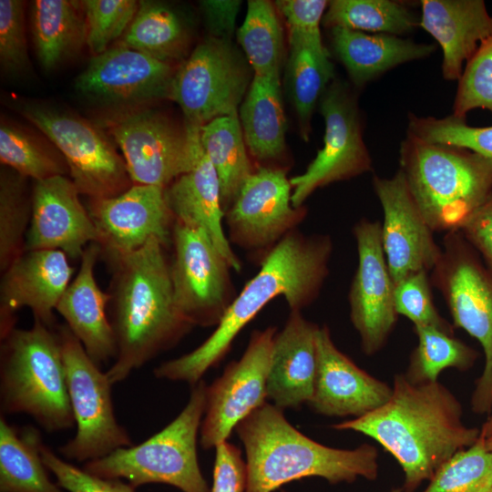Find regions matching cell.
<instances>
[{
  "label": "cell",
  "mask_w": 492,
  "mask_h": 492,
  "mask_svg": "<svg viewBox=\"0 0 492 492\" xmlns=\"http://www.w3.org/2000/svg\"><path fill=\"white\" fill-rule=\"evenodd\" d=\"M462 415L458 399L438 381L415 384L398 374L385 404L333 428L359 432L378 442L401 466L402 489L414 492L479 438L480 429L464 425Z\"/></svg>",
  "instance_id": "6da1fadb"
},
{
  "label": "cell",
  "mask_w": 492,
  "mask_h": 492,
  "mask_svg": "<svg viewBox=\"0 0 492 492\" xmlns=\"http://www.w3.org/2000/svg\"><path fill=\"white\" fill-rule=\"evenodd\" d=\"M332 251L328 236H305L295 230L288 233L267 253L211 335L190 353L156 367L155 376L193 386L224 358L235 337L272 299L284 297L291 311L310 305L328 275Z\"/></svg>",
  "instance_id": "7a4b0ae2"
},
{
  "label": "cell",
  "mask_w": 492,
  "mask_h": 492,
  "mask_svg": "<svg viewBox=\"0 0 492 492\" xmlns=\"http://www.w3.org/2000/svg\"><path fill=\"white\" fill-rule=\"evenodd\" d=\"M166 248L152 238L134 251L105 259L112 273L108 318L118 348L106 372L113 385L174 347L193 327L176 307Z\"/></svg>",
  "instance_id": "3957f363"
},
{
  "label": "cell",
  "mask_w": 492,
  "mask_h": 492,
  "mask_svg": "<svg viewBox=\"0 0 492 492\" xmlns=\"http://www.w3.org/2000/svg\"><path fill=\"white\" fill-rule=\"evenodd\" d=\"M283 410L265 403L235 427L246 454L245 492H273L304 477L331 484L378 476V452L364 444L354 449L322 445L298 431Z\"/></svg>",
  "instance_id": "277c9868"
},
{
  "label": "cell",
  "mask_w": 492,
  "mask_h": 492,
  "mask_svg": "<svg viewBox=\"0 0 492 492\" xmlns=\"http://www.w3.org/2000/svg\"><path fill=\"white\" fill-rule=\"evenodd\" d=\"M399 162L409 191L434 232L459 231L492 194V160L467 149L406 135Z\"/></svg>",
  "instance_id": "5b68a950"
},
{
  "label": "cell",
  "mask_w": 492,
  "mask_h": 492,
  "mask_svg": "<svg viewBox=\"0 0 492 492\" xmlns=\"http://www.w3.org/2000/svg\"><path fill=\"white\" fill-rule=\"evenodd\" d=\"M0 409L29 415L50 433L76 425L56 329L34 319L1 338Z\"/></svg>",
  "instance_id": "8992f818"
},
{
  "label": "cell",
  "mask_w": 492,
  "mask_h": 492,
  "mask_svg": "<svg viewBox=\"0 0 492 492\" xmlns=\"http://www.w3.org/2000/svg\"><path fill=\"white\" fill-rule=\"evenodd\" d=\"M206 391L207 384L200 380L192 386L186 406L167 426L138 445L85 463L83 469L104 478L127 479L135 488L160 483L182 492H210L197 456Z\"/></svg>",
  "instance_id": "52a82bcc"
},
{
  "label": "cell",
  "mask_w": 492,
  "mask_h": 492,
  "mask_svg": "<svg viewBox=\"0 0 492 492\" xmlns=\"http://www.w3.org/2000/svg\"><path fill=\"white\" fill-rule=\"evenodd\" d=\"M442 255L432 270L454 325L481 345L485 365L470 405L477 415L492 414V273L459 231L446 232Z\"/></svg>",
  "instance_id": "ba28073f"
},
{
  "label": "cell",
  "mask_w": 492,
  "mask_h": 492,
  "mask_svg": "<svg viewBox=\"0 0 492 492\" xmlns=\"http://www.w3.org/2000/svg\"><path fill=\"white\" fill-rule=\"evenodd\" d=\"M67 391L77 425L73 438L59 447L66 460L89 462L133 446L116 418L112 384L87 354L67 324L56 327Z\"/></svg>",
  "instance_id": "9c48e42d"
},
{
  "label": "cell",
  "mask_w": 492,
  "mask_h": 492,
  "mask_svg": "<svg viewBox=\"0 0 492 492\" xmlns=\"http://www.w3.org/2000/svg\"><path fill=\"white\" fill-rule=\"evenodd\" d=\"M253 71L231 40L209 36L177 67L169 99L181 108L190 127L239 114Z\"/></svg>",
  "instance_id": "30bf717a"
},
{
  "label": "cell",
  "mask_w": 492,
  "mask_h": 492,
  "mask_svg": "<svg viewBox=\"0 0 492 492\" xmlns=\"http://www.w3.org/2000/svg\"><path fill=\"white\" fill-rule=\"evenodd\" d=\"M133 184L168 187L190 171L200 146V128L180 125L162 111L140 108L108 121Z\"/></svg>",
  "instance_id": "8fae6325"
},
{
  "label": "cell",
  "mask_w": 492,
  "mask_h": 492,
  "mask_svg": "<svg viewBox=\"0 0 492 492\" xmlns=\"http://www.w3.org/2000/svg\"><path fill=\"white\" fill-rule=\"evenodd\" d=\"M20 112L61 152L79 194L89 199L114 197L133 185L123 157L91 122L37 104H25Z\"/></svg>",
  "instance_id": "7c38bea8"
},
{
  "label": "cell",
  "mask_w": 492,
  "mask_h": 492,
  "mask_svg": "<svg viewBox=\"0 0 492 492\" xmlns=\"http://www.w3.org/2000/svg\"><path fill=\"white\" fill-rule=\"evenodd\" d=\"M170 278L177 309L192 326L218 325L234 300L231 269L199 227L174 220Z\"/></svg>",
  "instance_id": "4fadbf2b"
},
{
  "label": "cell",
  "mask_w": 492,
  "mask_h": 492,
  "mask_svg": "<svg viewBox=\"0 0 492 492\" xmlns=\"http://www.w3.org/2000/svg\"><path fill=\"white\" fill-rule=\"evenodd\" d=\"M319 106L325 124L323 147L303 173L290 179L292 203L295 208L302 207L317 189L372 169L357 100L349 87L333 79L322 96Z\"/></svg>",
  "instance_id": "5bb4252c"
},
{
  "label": "cell",
  "mask_w": 492,
  "mask_h": 492,
  "mask_svg": "<svg viewBox=\"0 0 492 492\" xmlns=\"http://www.w3.org/2000/svg\"><path fill=\"white\" fill-rule=\"evenodd\" d=\"M277 328L254 331L242 356L230 363L206 391L200 429L204 449L227 441L238 424L266 403L267 379Z\"/></svg>",
  "instance_id": "9a60e30c"
},
{
  "label": "cell",
  "mask_w": 492,
  "mask_h": 492,
  "mask_svg": "<svg viewBox=\"0 0 492 492\" xmlns=\"http://www.w3.org/2000/svg\"><path fill=\"white\" fill-rule=\"evenodd\" d=\"M358 264L350 287V319L362 351L373 355L393 332L398 313L392 279L382 244L381 223L360 220L354 227Z\"/></svg>",
  "instance_id": "2e32d148"
},
{
  "label": "cell",
  "mask_w": 492,
  "mask_h": 492,
  "mask_svg": "<svg viewBox=\"0 0 492 492\" xmlns=\"http://www.w3.org/2000/svg\"><path fill=\"white\" fill-rule=\"evenodd\" d=\"M292 187L282 169L260 167L241 187L224 218L230 242L269 251L303 220L305 208L292 203Z\"/></svg>",
  "instance_id": "e0dca14e"
},
{
  "label": "cell",
  "mask_w": 492,
  "mask_h": 492,
  "mask_svg": "<svg viewBox=\"0 0 492 492\" xmlns=\"http://www.w3.org/2000/svg\"><path fill=\"white\" fill-rule=\"evenodd\" d=\"M87 209L104 260L134 251L152 238L171 244L175 220L162 187L133 184L119 195L89 199Z\"/></svg>",
  "instance_id": "ac0fdd59"
},
{
  "label": "cell",
  "mask_w": 492,
  "mask_h": 492,
  "mask_svg": "<svg viewBox=\"0 0 492 492\" xmlns=\"http://www.w3.org/2000/svg\"><path fill=\"white\" fill-rule=\"evenodd\" d=\"M382 206V244L395 285L412 273L434 269L442 255L434 231L415 202L401 169L390 178L374 176Z\"/></svg>",
  "instance_id": "d6986e66"
},
{
  "label": "cell",
  "mask_w": 492,
  "mask_h": 492,
  "mask_svg": "<svg viewBox=\"0 0 492 492\" xmlns=\"http://www.w3.org/2000/svg\"><path fill=\"white\" fill-rule=\"evenodd\" d=\"M177 68L121 43L94 56L77 76L76 89L89 99L137 105L169 98Z\"/></svg>",
  "instance_id": "ffe728a7"
},
{
  "label": "cell",
  "mask_w": 492,
  "mask_h": 492,
  "mask_svg": "<svg viewBox=\"0 0 492 492\" xmlns=\"http://www.w3.org/2000/svg\"><path fill=\"white\" fill-rule=\"evenodd\" d=\"M73 272L68 256L59 250L26 251L12 262L1 272L0 338L15 328V313L24 307L54 328V311Z\"/></svg>",
  "instance_id": "44dd1931"
},
{
  "label": "cell",
  "mask_w": 492,
  "mask_h": 492,
  "mask_svg": "<svg viewBox=\"0 0 492 492\" xmlns=\"http://www.w3.org/2000/svg\"><path fill=\"white\" fill-rule=\"evenodd\" d=\"M316 353L313 393L308 405L317 414L357 418L391 397L392 387L358 367L338 350L325 325L317 330Z\"/></svg>",
  "instance_id": "7402d4cb"
},
{
  "label": "cell",
  "mask_w": 492,
  "mask_h": 492,
  "mask_svg": "<svg viewBox=\"0 0 492 492\" xmlns=\"http://www.w3.org/2000/svg\"><path fill=\"white\" fill-rule=\"evenodd\" d=\"M70 178L56 176L34 182L32 218L26 251L59 250L81 259L97 234L87 209Z\"/></svg>",
  "instance_id": "603a6c76"
},
{
  "label": "cell",
  "mask_w": 492,
  "mask_h": 492,
  "mask_svg": "<svg viewBox=\"0 0 492 492\" xmlns=\"http://www.w3.org/2000/svg\"><path fill=\"white\" fill-rule=\"evenodd\" d=\"M100 255L97 243L84 251L77 276L69 283L56 311L97 364L116 359L114 332L107 314L110 295L100 289L95 278V265Z\"/></svg>",
  "instance_id": "cb8c5ba5"
},
{
  "label": "cell",
  "mask_w": 492,
  "mask_h": 492,
  "mask_svg": "<svg viewBox=\"0 0 492 492\" xmlns=\"http://www.w3.org/2000/svg\"><path fill=\"white\" fill-rule=\"evenodd\" d=\"M319 326L301 311H291L277 333L267 379V398L278 408L297 409L313 393L317 366L316 333Z\"/></svg>",
  "instance_id": "d4e9b609"
},
{
  "label": "cell",
  "mask_w": 492,
  "mask_h": 492,
  "mask_svg": "<svg viewBox=\"0 0 492 492\" xmlns=\"http://www.w3.org/2000/svg\"><path fill=\"white\" fill-rule=\"evenodd\" d=\"M419 26L442 49V76L458 80L478 46L492 36V15L483 0H422Z\"/></svg>",
  "instance_id": "484cf974"
},
{
  "label": "cell",
  "mask_w": 492,
  "mask_h": 492,
  "mask_svg": "<svg viewBox=\"0 0 492 492\" xmlns=\"http://www.w3.org/2000/svg\"><path fill=\"white\" fill-rule=\"evenodd\" d=\"M165 197L175 220L204 230L230 267L241 271V261L222 226L219 178L200 141L192 169L165 188Z\"/></svg>",
  "instance_id": "4316f807"
},
{
  "label": "cell",
  "mask_w": 492,
  "mask_h": 492,
  "mask_svg": "<svg viewBox=\"0 0 492 492\" xmlns=\"http://www.w3.org/2000/svg\"><path fill=\"white\" fill-rule=\"evenodd\" d=\"M333 52L351 80L362 87L402 64L429 56L434 45L386 34L330 28Z\"/></svg>",
  "instance_id": "83f0119b"
},
{
  "label": "cell",
  "mask_w": 492,
  "mask_h": 492,
  "mask_svg": "<svg viewBox=\"0 0 492 492\" xmlns=\"http://www.w3.org/2000/svg\"><path fill=\"white\" fill-rule=\"evenodd\" d=\"M333 78V64L322 37L290 30L285 86L305 141L309 140L314 108Z\"/></svg>",
  "instance_id": "f1b7e54d"
},
{
  "label": "cell",
  "mask_w": 492,
  "mask_h": 492,
  "mask_svg": "<svg viewBox=\"0 0 492 492\" xmlns=\"http://www.w3.org/2000/svg\"><path fill=\"white\" fill-rule=\"evenodd\" d=\"M239 118L250 153L259 161L280 159L286 149L281 77L254 75Z\"/></svg>",
  "instance_id": "f546056e"
},
{
  "label": "cell",
  "mask_w": 492,
  "mask_h": 492,
  "mask_svg": "<svg viewBox=\"0 0 492 492\" xmlns=\"http://www.w3.org/2000/svg\"><path fill=\"white\" fill-rule=\"evenodd\" d=\"M30 24L36 57L46 71L55 69L86 45L81 1L36 0L31 4Z\"/></svg>",
  "instance_id": "4dcf8cb0"
},
{
  "label": "cell",
  "mask_w": 492,
  "mask_h": 492,
  "mask_svg": "<svg viewBox=\"0 0 492 492\" xmlns=\"http://www.w3.org/2000/svg\"><path fill=\"white\" fill-rule=\"evenodd\" d=\"M190 31L182 16L158 1H138V11L122 36L121 44L162 62L182 59L190 46Z\"/></svg>",
  "instance_id": "1f68e13d"
},
{
  "label": "cell",
  "mask_w": 492,
  "mask_h": 492,
  "mask_svg": "<svg viewBox=\"0 0 492 492\" xmlns=\"http://www.w3.org/2000/svg\"><path fill=\"white\" fill-rule=\"evenodd\" d=\"M200 141L218 175L225 215L254 171L247 154L239 114L217 118L202 126Z\"/></svg>",
  "instance_id": "d6a6232c"
},
{
  "label": "cell",
  "mask_w": 492,
  "mask_h": 492,
  "mask_svg": "<svg viewBox=\"0 0 492 492\" xmlns=\"http://www.w3.org/2000/svg\"><path fill=\"white\" fill-rule=\"evenodd\" d=\"M38 431L17 430L0 417V492H62L47 474Z\"/></svg>",
  "instance_id": "836d02e7"
},
{
  "label": "cell",
  "mask_w": 492,
  "mask_h": 492,
  "mask_svg": "<svg viewBox=\"0 0 492 492\" xmlns=\"http://www.w3.org/2000/svg\"><path fill=\"white\" fill-rule=\"evenodd\" d=\"M277 11L270 1L250 0L245 19L237 30L238 42L254 75L281 77L285 48Z\"/></svg>",
  "instance_id": "e575fe53"
},
{
  "label": "cell",
  "mask_w": 492,
  "mask_h": 492,
  "mask_svg": "<svg viewBox=\"0 0 492 492\" xmlns=\"http://www.w3.org/2000/svg\"><path fill=\"white\" fill-rule=\"evenodd\" d=\"M420 18L406 4L394 0L330 1L322 24L372 34L401 36L419 26Z\"/></svg>",
  "instance_id": "d590c367"
},
{
  "label": "cell",
  "mask_w": 492,
  "mask_h": 492,
  "mask_svg": "<svg viewBox=\"0 0 492 492\" xmlns=\"http://www.w3.org/2000/svg\"><path fill=\"white\" fill-rule=\"evenodd\" d=\"M0 161L34 181L69 175L66 159L56 147L23 127L2 118Z\"/></svg>",
  "instance_id": "8d00e7d4"
},
{
  "label": "cell",
  "mask_w": 492,
  "mask_h": 492,
  "mask_svg": "<svg viewBox=\"0 0 492 492\" xmlns=\"http://www.w3.org/2000/svg\"><path fill=\"white\" fill-rule=\"evenodd\" d=\"M28 179L2 166L0 171V270L3 272L26 251L32 218Z\"/></svg>",
  "instance_id": "74e56055"
},
{
  "label": "cell",
  "mask_w": 492,
  "mask_h": 492,
  "mask_svg": "<svg viewBox=\"0 0 492 492\" xmlns=\"http://www.w3.org/2000/svg\"><path fill=\"white\" fill-rule=\"evenodd\" d=\"M418 338L405 375L413 383L437 381L439 374L446 368L460 371L469 369L477 353L462 341L432 326H415Z\"/></svg>",
  "instance_id": "f35d334b"
},
{
  "label": "cell",
  "mask_w": 492,
  "mask_h": 492,
  "mask_svg": "<svg viewBox=\"0 0 492 492\" xmlns=\"http://www.w3.org/2000/svg\"><path fill=\"white\" fill-rule=\"evenodd\" d=\"M422 492H492V452L485 438L456 453Z\"/></svg>",
  "instance_id": "ab89813d"
},
{
  "label": "cell",
  "mask_w": 492,
  "mask_h": 492,
  "mask_svg": "<svg viewBox=\"0 0 492 492\" xmlns=\"http://www.w3.org/2000/svg\"><path fill=\"white\" fill-rule=\"evenodd\" d=\"M407 135L430 143L465 149L492 160V126L473 127L452 114L441 118L410 114Z\"/></svg>",
  "instance_id": "60d3db41"
},
{
  "label": "cell",
  "mask_w": 492,
  "mask_h": 492,
  "mask_svg": "<svg viewBox=\"0 0 492 492\" xmlns=\"http://www.w3.org/2000/svg\"><path fill=\"white\" fill-rule=\"evenodd\" d=\"M86 19V45L94 56L109 48L113 41L122 36L138 8L135 0L81 1Z\"/></svg>",
  "instance_id": "b9f144b4"
},
{
  "label": "cell",
  "mask_w": 492,
  "mask_h": 492,
  "mask_svg": "<svg viewBox=\"0 0 492 492\" xmlns=\"http://www.w3.org/2000/svg\"><path fill=\"white\" fill-rule=\"evenodd\" d=\"M492 114V36L484 40L466 63L458 79L452 115L466 119L473 109Z\"/></svg>",
  "instance_id": "7bdbcfd3"
},
{
  "label": "cell",
  "mask_w": 492,
  "mask_h": 492,
  "mask_svg": "<svg viewBox=\"0 0 492 492\" xmlns=\"http://www.w3.org/2000/svg\"><path fill=\"white\" fill-rule=\"evenodd\" d=\"M396 312L415 326H432L453 334V327L436 308L428 272L410 274L395 286Z\"/></svg>",
  "instance_id": "ee69618b"
},
{
  "label": "cell",
  "mask_w": 492,
  "mask_h": 492,
  "mask_svg": "<svg viewBox=\"0 0 492 492\" xmlns=\"http://www.w3.org/2000/svg\"><path fill=\"white\" fill-rule=\"evenodd\" d=\"M0 63L4 72L10 75L28 68L23 1H0Z\"/></svg>",
  "instance_id": "f6af8a7d"
},
{
  "label": "cell",
  "mask_w": 492,
  "mask_h": 492,
  "mask_svg": "<svg viewBox=\"0 0 492 492\" xmlns=\"http://www.w3.org/2000/svg\"><path fill=\"white\" fill-rule=\"evenodd\" d=\"M42 460L58 486L68 492H135V487L118 478H104L59 457L44 443L40 446Z\"/></svg>",
  "instance_id": "bcb514c9"
},
{
  "label": "cell",
  "mask_w": 492,
  "mask_h": 492,
  "mask_svg": "<svg viewBox=\"0 0 492 492\" xmlns=\"http://www.w3.org/2000/svg\"><path fill=\"white\" fill-rule=\"evenodd\" d=\"M212 486L210 492H245L246 464L241 450L224 441L216 447Z\"/></svg>",
  "instance_id": "7dc6e473"
},
{
  "label": "cell",
  "mask_w": 492,
  "mask_h": 492,
  "mask_svg": "<svg viewBox=\"0 0 492 492\" xmlns=\"http://www.w3.org/2000/svg\"><path fill=\"white\" fill-rule=\"evenodd\" d=\"M328 4L325 0H279L274 5L284 17L289 30L321 38L320 24Z\"/></svg>",
  "instance_id": "c3c4849f"
},
{
  "label": "cell",
  "mask_w": 492,
  "mask_h": 492,
  "mask_svg": "<svg viewBox=\"0 0 492 492\" xmlns=\"http://www.w3.org/2000/svg\"><path fill=\"white\" fill-rule=\"evenodd\" d=\"M492 273V194L459 229Z\"/></svg>",
  "instance_id": "681fc988"
},
{
  "label": "cell",
  "mask_w": 492,
  "mask_h": 492,
  "mask_svg": "<svg viewBox=\"0 0 492 492\" xmlns=\"http://www.w3.org/2000/svg\"><path fill=\"white\" fill-rule=\"evenodd\" d=\"M238 0H202L200 7L210 36L231 40L241 7Z\"/></svg>",
  "instance_id": "f907efd6"
},
{
  "label": "cell",
  "mask_w": 492,
  "mask_h": 492,
  "mask_svg": "<svg viewBox=\"0 0 492 492\" xmlns=\"http://www.w3.org/2000/svg\"><path fill=\"white\" fill-rule=\"evenodd\" d=\"M480 436L484 438H487L492 436V414L488 415L487 419L481 426Z\"/></svg>",
  "instance_id": "816d5d0a"
},
{
  "label": "cell",
  "mask_w": 492,
  "mask_h": 492,
  "mask_svg": "<svg viewBox=\"0 0 492 492\" xmlns=\"http://www.w3.org/2000/svg\"><path fill=\"white\" fill-rule=\"evenodd\" d=\"M485 443H486V446L487 448L492 452V436H490L489 437L487 438H485Z\"/></svg>",
  "instance_id": "f5cc1de1"
},
{
  "label": "cell",
  "mask_w": 492,
  "mask_h": 492,
  "mask_svg": "<svg viewBox=\"0 0 492 492\" xmlns=\"http://www.w3.org/2000/svg\"><path fill=\"white\" fill-rule=\"evenodd\" d=\"M391 492H402V488H394Z\"/></svg>",
  "instance_id": "db71d44e"
}]
</instances>
